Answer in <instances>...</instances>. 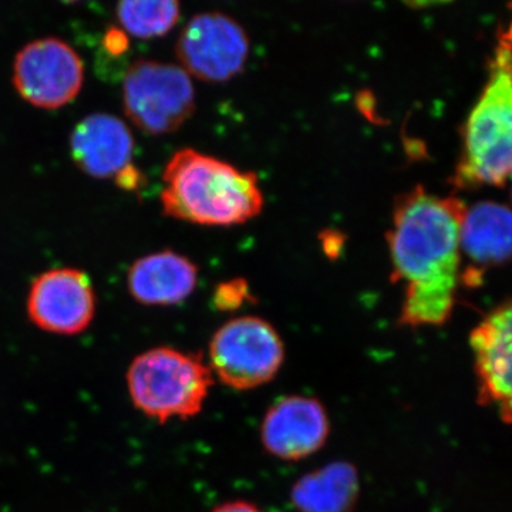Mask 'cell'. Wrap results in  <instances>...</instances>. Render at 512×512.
Here are the masks:
<instances>
[{"label":"cell","instance_id":"6da1fadb","mask_svg":"<svg viewBox=\"0 0 512 512\" xmlns=\"http://www.w3.org/2000/svg\"><path fill=\"white\" fill-rule=\"evenodd\" d=\"M466 202L430 194L423 185L394 201L392 228L386 232L392 281L403 282L399 325H446L461 285V227Z\"/></svg>","mask_w":512,"mask_h":512},{"label":"cell","instance_id":"7a4b0ae2","mask_svg":"<svg viewBox=\"0 0 512 512\" xmlns=\"http://www.w3.org/2000/svg\"><path fill=\"white\" fill-rule=\"evenodd\" d=\"M163 181V212L175 220L232 227L254 220L264 208L258 175L194 148H184L170 158Z\"/></svg>","mask_w":512,"mask_h":512},{"label":"cell","instance_id":"3957f363","mask_svg":"<svg viewBox=\"0 0 512 512\" xmlns=\"http://www.w3.org/2000/svg\"><path fill=\"white\" fill-rule=\"evenodd\" d=\"M512 181V40L501 33L488 79L463 131L451 184L456 190L501 187Z\"/></svg>","mask_w":512,"mask_h":512},{"label":"cell","instance_id":"277c9868","mask_svg":"<svg viewBox=\"0 0 512 512\" xmlns=\"http://www.w3.org/2000/svg\"><path fill=\"white\" fill-rule=\"evenodd\" d=\"M126 383L138 412L164 424L198 416L214 386V375L201 355L158 346L131 360Z\"/></svg>","mask_w":512,"mask_h":512},{"label":"cell","instance_id":"5b68a950","mask_svg":"<svg viewBox=\"0 0 512 512\" xmlns=\"http://www.w3.org/2000/svg\"><path fill=\"white\" fill-rule=\"evenodd\" d=\"M208 356L212 375L229 389L248 392L278 375L285 362L284 340L265 319L239 316L212 335Z\"/></svg>","mask_w":512,"mask_h":512},{"label":"cell","instance_id":"8992f818","mask_svg":"<svg viewBox=\"0 0 512 512\" xmlns=\"http://www.w3.org/2000/svg\"><path fill=\"white\" fill-rule=\"evenodd\" d=\"M123 107L127 119L143 133H174L195 111L191 76L175 64L136 60L124 76Z\"/></svg>","mask_w":512,"mask_h":512},{"label":"cell","instance_id":"52a82bcc","mask_svg":"<svg viewBox=\"0 0 512 512\" xmlns=\"http://www.w3.org/2000/svg\"><path fill=\"white\" fill-rule=\"evenodd\" d=\"M12 82L19 96L37 109H62L82 92L84 63L69 43L42 37L19 50Z\"/></svg>","mask_w":512,"mask_h":512},{"label":"cell","instance_id":"ba28073f","mask_svg":"<svg viewBox=\"0 0 512 512\" xmlns=\"http://www.w3.org/2000/svg\"><path fill=\"white\" fill-rule=\"evenodd\" d=\"M249 49L248 33L221 12L198 13L188 20L177 40L178 62L195 79L224 83L244 72Z\"/></svg>","mask_w":512,"mask_h":512},{"label":"cell","instance_id":"9c48e42d","mask_svg":"<svg viewBox=\"0 0 512 512\" xmlns=\"http://www.w3.org/2000/svg\"><path fill=\"white\" fill-rule=\"evenodd\" d=\"M92 279L76 268H55L30 285L26 312L37 329L59 336H76L89 329L96 316Z\"/></svg>","mask_w":512,"mask_h":512},{"label":"cell","instance_id":"30bf717a","mask_svg":"<svg viewBox=\"0 0 512 512\" xmlns=\"http://www.w3.org/2000/svg\"><path fill=\"white\" fill-rule=\"evenodd\" d=\"M477 402L512 424V299L481 319L470 333Z\"/></svg>","mask_w":512,"mask_h":512},{"label":"cell","instance_id":"8fae6325","mask_svg":"<svg viewBox=\"0 0 512 512\" xmlns=\"http://www.w3.org/2000/svg\"><path fill=\"white\" fill-rule=\"evenodd\" d=\"M328 412L315 397L285 396L276 400L261 424L262 446L284 461H301L318 453L329 439Z\"/></svg>","mask_w":512,"mask_h":512},{"label":"cell","instance_id":"7c38bea8","mask_svg":"<svg viewBox=\"0 0 512 512\" xmlns=\"http://www.w3.org/2000/svg\"><path fill=\"white\" fill-rule=\"evenodd\" d=\"M460 245L470 262L461 271V284L478 285L484 271L512 259V208L494 201L467 208Z\"/></svg>","mask_w":512,"mask_h":512},{"label":"cell","instance_id":"4fadbf2b","mask_svg":"<svg viewBox=\"0 0 512 512\" xmlns=\"http://www.w3.org/2000/svg\"><path fill=\"white\" fill-rule=\"evenodd\" d=\"M134 138L120 117L94 113L70 134V156L80 171L93 178H114L131 164Z\"/></svg>","mask_w":512,"mask_h":512},{"label":"cell","instance_id":"5bb4252c","mask_svg":"<svg viewBox=\"0 0 512 512\" xmlns=\"http://www.w3.org/2000/svg\"><path fill=\"white\" fill-rule=\"evenodd\" d=\"M197 284V265L170 249L137 259L127 274L128 293L144 306L178 305L190 298Z\"/></svg>","mask_w":512,"mask_h":512},{"label":"cell","instance_id":"9a60e30c","mask_svg":"<svg viewBox=\"0 0 512 512\" xmlns=\"http://www.w3.org/2000/svg\"><path fill=\"white\" fill-rule=\"evenodd\" d=\"M359 494L357 468L348 461H333L299 478L291 501L299 512H355Z\"/></svg>","mask_w":512,"mask_h":512},{"label":"cell","instance_id":"2e32d148","mask_svg":"<svg viewBox=\"0 0 512 512\" xmlns=\"http://www.w3.org/2000/svg\"><path fill=\"white\" fill-rule=\"evenodd\" d=\"M180 3L175 0H147V2H120L116 18L128 36L137 39L163 37L175 28L180 20Z\"/></svg>","mask_w":512,"mask_h":512},{"label":"cell","instance_id":"e0dca14e","mask_svg":"<svg viewBox=\"0 0 512 512\" xmlns=\"http://www.w3.org/2000/svg\"><path fill=\"white\" fill-rule=\"evenodd\" d=\"M254 301L251 288L245 279L237 278L222 282L215 288L214 306L221 312L238 311L244 303Z\"/></svg>","mask_w":512,"mask_h":512},{"label":"cell","instance_id":"ac0fdd59","mask_svg":"<svg viewBox=\"0 0 512 512\" xmlns=\"http://www.w3.org/2000/svg\"><path fill=\"white\" fill-rule=\"evenodd\" d=\"M130 47V39L120 26H110L103 35V49L111 57H121L126 55Z\"/></svg>","mask_w":512,"mask_h":512},{"label":"cell","instance_id":"d6986e66","mask_svg":"<svg viewBox=\"0 0 512 512\" xmlns=\"http://www.w3.org/2000/svg\"><path fill=\"white\" fill-rule=\"evenodd\" d=\"M114 183H116L117 187H120L121 190L136 192L140 191L141 188L147 184V178L146 175L143 174V171L138 170L136 165L131 163L114 177Z\"/></svg>","mask_w":512,"mask_h":512},{"label":"cell","instance_id":"ffe728a7","mask_svg":"<svg viewBox=\"0 0 512 512\" xmlns=\"http://www.w3.org/2000/svg\"><path fill=\"white\" fill-rule=\"evenodd\" d=\"M326 234H328V237L322 235L323 249H325L326 255L329 258H336L339 252L342 251L345 239H343V235L338 231H328Z\"/></svg>","mask_w":512,"mask_h":512},{"label":"cell","instance_id":"44dd1931","mask_svg":"<svg viewBox=\"0 0 512 512\" xmlns=\"http://www.w3.org/2000/svg\"><path fill=\"white\" fill-rule=\"evenodd\" d=\"M212 512H262L255 504L247 503V501H229V503L221 504Z\"/></svg>","mask_w":512,"mask_h":512},{"label":"cell","instance_id":"7402d4cb","mask_svg":"<svg viewBox=\"0 0 512 512\" xmlns=\"http://www.w3.org/2000/svg\"><path fill=\"white\" fill-rule=\"evenodd\" d=\"M511 200H512V194H511Z\"/></svg>","mask_w":512,"mask_h":512}]
</instances>
